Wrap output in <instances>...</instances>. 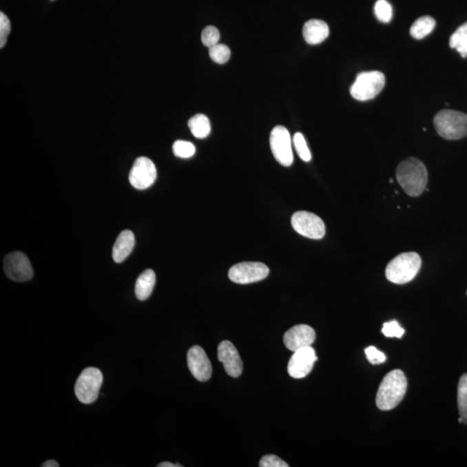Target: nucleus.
Masks as SVG:
<instances>
[{
	"label": "nucleus",
	"mask_w": 467,
	"mask_h": 467,
	"mask_svg": "<svg viewBox=\"0 0 467 467\" xmlns=\"http://www.w3.org/2000/svg\"><path fill=\"white\" fill-rule=\"evenodd\" d=\"M397 178L399 185L408 196L418 197L428 185V171L421 160L411 157L399 164Z\"/></svg>",
	"instance_id": "obj_1"
},
{
	"label": "nucleus",
	"mask_w": 467,
	"mask_h": 467,
	"mask_svg": "<svg viewBox=\"0 0 467 467\" xmlns=\"http://www.w3.org/2000/svg\"><path fill=\"white\" fill-rule=\"evenodd\" d=\"M408 381L404 372L395 370L388 372L379 386L375 402L381 411H391L400 404L407 391Z\"/></svg>",
	"instance_id": "obj_2"
},
{
	"label": "nucleus",
	"mask_w": 467,
	"mask_h": 467,
	"mask_svg": "<svg viewBox=\"0 0 467 467\" xmlns=\"http://www.w3.org/2000/svg\"><path fill=\"white\" fill-rule=\"evenodd\" d=\"M421 267L422 259L417 253H402L386 267V277L389 282L399 285L408 283L415 278Z\"/></svg>",
	"instance_id": "obj_3"
},
{
	"label": "nucleus",
	"mask_w": 467,
	"mask_h": 467,
	"mask_svg": "<svg viewBox=\"0 0 467 467\" xmlns=\"http://www.w3.org/2000/svg\"><path fill=\"white\" fill-rule=\"evenodd\" d=\"M434 125L439 136L449 141L460 140L467 136V114L455 110L439 112Z\"/></svg>",
	"instance_id": "obj_4"
},
{
	"label": "nucleus",
	"mask_w": 467,
	"mask_h": 467,
	"mask_svg": "<svg viewBox=\"0 0 467 467\" xmlns=\"http://www.w3.org/2000/svg\"><path fill=\"white\" fill-rule=\"evenodd\" d=\"M385 83V76L380 71L358 74L356 81L351 87V96L360 101L374 99L384 90Z\"/></svg>",
	"instance_id": "obj_5"
},
{
	"label": "nucleus",
	"mask_w": 467,
	"mask_h": 467,
	"mask_svg": "<svg viewBox=\"0 0 467 467\" xmlns=\"http://www.w3.org/2000/svg\"><path fill=\"white\" fill-rule=\"evenodd\" d=\"M103 375L96 368L85 369L79 375L74 386V393L78 400L84 404H90L97 400L103 385Z\"/></svg>",
	"instance_id": "obj_6"
},
{
	"label": "nucleus",
	"mask_w": 467,
	"mask_h": 467,
	"mask_svg": "<svg viewBox=\"0 0 467 467\" xmlns=\"http://www.w3.org/2000/svg\"><path fill=\"white\" fill-rule=\"evenodd\" d=\"M294 230L304 238L320 240L326 235V226L323 220L313 213L298 211L291 219Z\"/></svg>",
	"instance_id": "obj_7"
},
{
	"label": "nucleus",
	"mask_w": 467,
	"mask_h": 467,
	"mask_svg": "<svg viewBox=\"0 0 467 467\" xmlns=\"http://www.w3.org/2000/svg\"><path fill=\"white\" fill-rule=\"evenodd\" d=\"M269 275V267L262 262H241L230 267L229 271V280L242 285L260 282Z\"/></svg>",
	"instance_id": "obj_8"
},
{
	"label": "nucleus",
	"mask_w": 467,
	"mask_h": 467,
	"mask_svg": "<svg viewBox=\"0 0 467 467\" xmlns=\"http://www.w3.org/2000/svg\"><path fill=\"white\" fill-rule=\"evenodd\" d=\"M270 147L273 157L283 167H290L293 162L292 138L289 130L277 126L270 134Z\"/></svg>",
	"instance_id": "obj_9"
},
{
	"label": "nucleus",
	"mask_w": 467,
	"mask_h": 467,
	"mask_svg": "<svg viewBox=\"0 0 467 467\" xmlns=\"http://www.w3.org/2000/svg\"><path fill=\"white\" fill-rule=\"evenodd\" d=\"M4 271L10 280L18 282H28L34 275L28 257L22 252H13L6 256Z\"/></svg>",
	"instance_id": "obj_10"
},
{
	"label": "nucleus",
	"mask_w": 467,
	"mask_h": 467,
	"mask_svg": "<svg viewBox=\"0 0 467 467\" xmlns=\"http://www.w3.org/2000/svg\"><path fill=\"white\" fill-rule=\"evenodd\" d=\"M157 178V169L154 162L147 157L138 158L134 161L129 174L130 184L138 189H145L152 185Z\"/></svg>",
	"instance_id": "obj_11"
},
{
	"label": "nucleus",
	"mask_w": 467,
	"mask_h": 467,
	"mask_svg": "<svg viewBox=\"0 0 467 467\" xmlns=\"http://www.w3.org/2000/svg\"><path fill=\"white\" fill-rule=\"evenodd\" d=\"M318 360L315 350L307 346L300 349L290 358L287 364V371L290 377L295 379L306 377L313 370L314 363Z\"/></svg>",
	"instance_id": "obj_12"
},
{
	"label": "nucleus",
	"mask_w": 467,
	"mask_h": 467,
	"mask_svg": "<svg viewBox=\"0 0 467 467\" xmlns=\"http://www.w3.org/2000/svg\"><path fill=\"white\" fill-rule=\"evenodd\" d=\"M187 363L189 371L197 380L206 382L211 377L212 365L202 347L195 345L189 349Z\"/></svg>",
	"instance_id": "obj_13"
},
{
	"label": "nucleus",
	"mask_w": 467,
	"mask_h": 467,
	"mask_svg": "<svg viewBox=\"0 0 467 467\" xmlns=\"http://www.w3.org/2000/svg\"><path fill=\"white\" fill-rule=\"evenodd\" d=\"M315 331L307 324H298L287 331L283 337L284 344L289 350L296 351L311 346L315 341Z\"/></svg>",
	"instance_id": "obj_14"
},
{
	"label": "nucleus",
	"mask_w": 467,
	"mask_h": 467,
	"mask_svg": "<svg viewBox=\"0 0 467 467\" xmlns=\"http://www.w3.org/2000/svg\"><path fill=\"white\" fill-rule=\"evenodd\" d=\"M218 360L223 364L227 374L232 377H239L242 373V361L235 345L229 341H222L218 345Z\"/></svg>",
	"instance_id": "obj_15"
},
{
	"label": "nucleus",
	"mask_w": 467,
	"mask_h": 467,
	"mask_svg": "<svg viewBox=\"0 0 467 467\" xmlns=\"http://www.w3.org/2000/svg\"><path fill=\"white\" fill-rule=\"evenodd\" d=\"M329 26L322 20H309L303 27L304 39L311 45H320L324 42L329 36Z\"/></svg>",
	"instance_id": "obj_16"
},
{
	"label": "nucleus",
	"mask_w": 467,
	"mask_h": 467,
	"mask_svg": "<svg viewBox=\"0 0 467 467\" xmlns=\"http://www.w3.org/2000/svg\"><path fill=\"white\" fill-rule=\"evenodd\" d=\"M135 238L131 230H124L115 242L113 248V259L116 263L123 262L130 256L134 248Z\"/></svg>",
	"instance_id": "obj_17"
},
{
	"label": "nucleus",
	"mask_w": 467,
	"mask_h": 467,
	"mask_svg": "<svg viewBox=\"0 0 467 467\" xmlns=\"http://www.w3.org/2000/svg\"><path fill=\"white\" fill-rule=\"evenodd\" d=\"M156 284V275L154 270L147 269L138 277L135 284V294L138 300H147L151 296Z\"/></svg>",
	"instance_id": "obj_18"
},
{
	"label": "nucleus",
	"mask_w": 467,
	"mask_h": 467,
	"mask_svg": "<svg viewBox=\"0 0 467 467\" xmlns=\"http://www.w3.org/2000/svg\"><path fill=\"white\" fill-rule=\"evenodd\" d=\"M189 130L194 137L198 138H205L211 134V123L207 116L205 114H198L194 115L188 123Z\"/></svg>",
	"instance_id": "obj_19"
},
{
	"label": "nucleus",
	"mask_w": 467,
	"mask_h": 467,
	"mask_svg": "<svg viewBox=\"0 0 467 467\" xmlns=\"http://www.w3.org/2000/svg\"><path fill=\"white\" fill-rule=\"evenodd\" d=\"M435 25V20L432 17H421L413 23L411 35L415 39H423L434 30Z\"/></svg>",
	"instance_id": "obj_20"
},
{
	"label": "nucleus",
	"mask_w": 467,
	"mask_h": 467,
	"mask_svg": "<svg viewBox=\"0 0 467 467\" xmlns=\"http://www.w3.org/2000/svg\"><path fill=\"white\" fill-rule=\"evenodd\" d=\"M449 45L462 57H467V22L459 26L450 37Z\"/></svg>",
	"instance_id": "obj_21"
},
{
	"label": "nucleus",
	"mask_w": 467,
	"mask_h": 467,
	"mask_svg": "<svg viewBox=\"0 0 467 467\" xmlns=\"http://www.w3.org/2000/svg\"><path fill=\"white\" fill-rule=\"evenodd\" d=\"M458 407L459 417L467 425V374L459 379L458 385Z\"/></svg>",
	"instance_id": "obj_22"
},
{
	"label": "nucleus",
	"mask_w": 467,
	"mask_h": 467,
	"mask_svg": "<svg viewBox=\"0 0 467 467\" xmlns=\"http://www.w3.org/2000/svg\"><path fill=\"white\" fill-rule=\"evenodd\" d=\"M374 12L379 21L388 23L393 17V9L387 0H377L375 3Z\"/></svg>",
	"instance_id": "obj_23"
},
{
	"label": "nucleus",
	"mask_w": 467,
	"mask_h": 467,
	"mask_svg": "<svg viewBox=\"0 0 467 467\" xmlns=\"http://www.w3.org/2000/svg\"><path fill=\"white\" fill-rule=\"evenodd\" d=\"M293 143L294 147L296 149V152L299 157L304 162H309L311 160V155L309 150V148L307 147L306 138H304V135L300 133H296L294 134L293 138Z\"/></svg>",
	"instance_id": "obj_24"
},
{
	"label": "nucleus",
	"mask_w": 467,
	"mask_h": 467,
	"mask_svg": "<svg viewBox=\"0 0 467 467\" xmlns=\"http://www.w3.org/2000/svg\"><path fill=\"white\" fill-rule=\"evenodd\" d=\"M209 56L212 61L219 64H223L228 62L230 57V50L228 46L225 45H216L209 48Z\"/></svg>",
	"instance_id": "obj_25"
},
{
	"label": "nucleus",
	"mask_w": 467,
	"mask_h": 467,
	"mask_svg": "<svg viewBox=\"0 0 467 467\" xmlns=\"http://www.w3.org/2000/svg\"><path fill=\"white\" fill-rule=\"evenodd\" d=\"M174 154L178 158H189L195 154V145L189 141H177L172 147Z\"/></svg>",
	"instance_id": "obj_26"
},
{
	"label": "nucleus",
	"mask_w": 467,
	"mask_h": 467,
	"mask_svg": "<svg viewBox=\"0 0 467 467\" xmlns=\"http://www.w3.org/2000/svg\"><path fill=\"white\" fill-rule=\"evenodd\" d=\"M202 42L205 46L211 47L218 45L220 40V32L215 26H207L202 32Z\"/></svg>",
	"instance_id": "obj_27"
},
{
	"label": "nucleus",
	"mask_w": 467,
	"mask_h": 467,
	"mask_svg": "<svg viewBox=\"0 0 467 467\" xmlns=\"http://www.w3.org/2000/svg\"><path fill=\"white\" fill-rule=\"evenodd\" d=\"M382 333L388 338H401L405 333L404 328H402L397 321L392 320L384 323L382 327Z\"/></svg>",
	"instance_id": "obj_28"
},
{
	"label": "nucleus",
	"mask_w": 467,
	"mask_h": 467,
	"mask_svg": "<svg viewBox=\"0 0 467 467\" xmlns=\"http://www.w3.org/2000/svg\"><path fill=\"white\" fill-rule=\"evenodd\" d=\"M10 32L11 22L4 12H0V48L6 45Z\"/></svg>",
	"instance_id": "obj_29"
},
{
	"label": "nucleus",
	"mask_w": 467,
	"mask_h": 467,
	"mask_svg": "<svg viewBox=\"0 0 467 467\" xmlns=\"http://www.w3.org/2000/svg\"><path fill=\"white\" fill-rule=\"evenodd\" d=\"M259 466L260 467H289V464H287L285 461L278 456L273 455H269L263 456V458L260 459Z\"/></svg>",
	"instance_id": "obj_30"
},
{
	"label": "nucleus",
	"mask_w": 467,
	"mask_h": 467,
	"mask_svg": "<svg viewBox=\"0 0 467 467\" xmlns=\"http://www.w3.org/2000/svg\"><path fill=\"white\" fill-rule=\"evenodd\" d=\"M365 354L368 358L369 362L371 364H380L384 363L386 361V356L384 353H381L375 346H370L365 349Z\"/></svg>",
	"instance_id": "obj_31"
},
{
	"label": "nucleus",
	"mask_w": 467,
	"mask_h": 467,
	"mask_svg": "<svg viewBox=\"0 0 467 467\" xmlns=\"http://www.w3.org/2000/svg\"><path fill=\"white\" fill-rule=\"evenodd\" d=\"M60 465L59 462H56V460L50 459L47 460L45 463L43 464L42 467H59Z\"/></svg>",
	"instance_id": "obj_32"
},
{
	"label": "nucleus",
	"mask_w": 467,
	"mask_h": 467,
	"mask_svg": "<svg viewBox=\"0 0 467 467\" xmlns=\"http://www.w3.org/2000/svg\"><path fill=\"white\" fill-rule=\"evenodd\" d=\"M181 465H174V464H172L170 462H162L160 464V465H158V467H181Z\"/></svg>",
	"instance_id": "obj_33"
}]
</instances>
